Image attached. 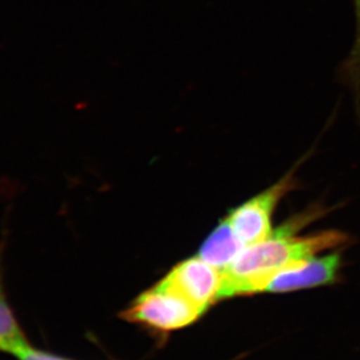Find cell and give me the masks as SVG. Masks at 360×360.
<instances>
[{"label": "cell", "instance_id": "277c9868", "mask_svg": "<svg viewBox=\"0 0 360 360\" xmlns=\"http://www.w3.org/2000/svg\"><path fill=\"white\" fill-rule=\"evenodd\" d=\"M160 282L207 311L219 301L222 274L197 255L174 266Z\"/></svg>", "mask_w": 360, "mask_h": 360}, {"label": "cell", "instance_id": "3957f363", "mask_svg": "<svg viewBox=\"0 0 360 360\" xmlns=\"http://www.w3.org/2000/svg\"><path fill=\"white\" fill-rule=\"evenodd\" d=\"M295 181L290 171L273 186L229 212L225 219L245 246L262 243L273 234L274 212L281 199L294 188Z\"/></svg>", "mask_w": 360, "mask_h": 360}, {"label": "cell", "instance_id": "7a4b0ae2", "mask_svg": "<svg viewBox=\"0 0 360 360\" xmlns=\"http://www.w3.org/2000/svg\"><path fill=\"white\" fill-rule=\"evenodd\" d=\"M205 310L164 284L158 283L144 291L121 314L127 322L148 329L169 333L191 326L204 315Z\"/></svg>", "mask_w": 360, "mask_h": 360}, {"label": "cell", "instance_id": "6da1fadb", "mask_svg": "<svg viewBox=\"0 0 360 360\" xmlns=\"http://www.w3.org/2000/svg\"><path fill=\"white\" fill-rule=\"evenodd\" d=\"M298 229L289 220L267 240L247 246L231 266L221 270L219 301L262 292L275 274L349 241L347 234L335 229L308 236H295Z\"/></svg>", "mask_w": 360, "mask_h": 360}, {"label": "cell", "instance_id": "8992f818", "mask_svg": "<svg viewBox=\"0 0 360 360\" xmlns=\"http://www.w3.org/2000/svg\"><path fill=\"white\" fill-rule=\"evenodd\" d=\"M246 248L226 219L212 231L201 245L198 257L219 270H224L236 260Z\"/></svg>", "mask_w": 360, "mask_h": 360}, {"label": "cell", "instance_id": "5b68a950", "mask_svg": "<svg viewBox=\"0 0 360 360\" xmlns=\"http://www.w3.org/2000/svg\"><path fill=\"white\" fill-rule=\"evenodd\" d=\"M342 255L338 252L312 257L275 274L262 292L280 294L333 283L338 277Z\"/></svg>", "mask_w": 360, "mask_h": 360}, {"label": "cell", "instance_id": "52a82bcc", "mask_svg": "<svg viewBox=\"0 0 360 360\" xmlns=\"http://www.w3.org/2000/svg\"><path fill=\"white\" fill-rule=\"evenodd\" d=\"M28 347H31V344L28 343L27 337L21 329L4 290L3 268L0 255V352H6L17 357L18 354L26 350Z\"/></svg>", "mask_w": 360, "mask_h": 360}, {"label": "cell", "instance_id": "ba28073f", "mask_svg": "<svg viewBox=\"0 0 360 360\" xmlns=\"http://www.w3.org/2000/svg\"><path fill=\"white\" fill-rule=\"evenodd\" d=\"M354 7L357 21L356 40L350 56L344 63L342 73L347 84H350L351 89L354 90L357 112L360 114V0H354Z\"/></svg>", "mask_w": 360, "mask_h": 360}, {"label": "cell", "instance_id": "9c48e42d", "mask_svg": "<svg viewBox=\"0 0 360 360\" xmlns=\"http://www.w3.org/2000/svg\"><path fill=\"white\" fill-rule=\"evenodd\" d=\"M18 360H72L68 358L56 356V354L46 352V351L38 350L33 347H28L26 350L18 354Z\"/></svg>", "mask_w": 360, "mask_h": 360}]
</instances>
